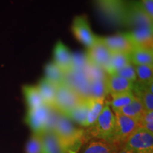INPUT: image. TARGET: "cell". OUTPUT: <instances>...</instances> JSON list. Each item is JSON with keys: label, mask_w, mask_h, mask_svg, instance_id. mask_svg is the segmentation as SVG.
<instances>
[{"label": "cell", "mask_w": 153, "mask_h": 153, "mask_svg": "<svg viewBox=\"0 0 153 153\" xmlns=\"http://www.w3.org/2000/svg\"><path fill=\"white\" fill-rule=\"evenodd\" d=\"M88 112V106L87 99H83L79 104L76 105L73 109H72L68 114L66 117L69 119L73 120L82 126H85Z\"/></svg>", "instance_id": "cell-23"}, {"label": "cell", "mask_w": 153, "mask_h": 153, "mask_svg": "<svg viewBox=\"0 0 153 153\" xmlns=\"http://www.w3.org/2000/svg\"><path fill=\"white\" fill-rule=\"evenodd\" d=\"M113 74L119 76L130 82H133V83L136 82V74H135V67L132 63H129L128 65L118 70L117 72H116Z\"/></svg>", "instance_id": "cell-31"}, {"label": "cell", "mask_w": 153, "mask_h": 153, "mask_svg": "<svg viewBox=\"0 0 153 153\" xmlns=\"http://www.w3.org/2000/svg\"><path fill=\"white\" fill-rule=\"evenodd\" d=\"M87 49V52L85 54L89 62L102 68L106 71L112 53L102 43L100 38L97 36L95 43Z\"/></svg>", "instance_id": "cell-10"}, {"label": "cell", "mask_w": 153, "mask_h": 153, "mask_svg": "<svg viewBox=\"0 0 153 153\" xmlns=\"http://www.w3.org/2000/svg\"><path fill=\"white\" fill-rule=\"evenodd\" d=\"M121 150L133 153H153V134L140 128L126 141Z\"/></svg>", "instance_id": "cell-7"}, {"label": "cell", "mask_w": 153, "mask_h": 153, "mask_svg": "<svg viewBox=\"0 0 153 153\" xmlns=\"http://www.w3.org/2000/svg\"><path fill=\"white\" fill-rule=\"evenodd\" d=\"M64 73L72 70V53L62 42H57L54 49V62Z\"/></svg>", "instance_id": "cell-14"}, {"label": "cell", "mask_w": 153, "mask_h": 153, "mask_svg": "<svg viewBox=\"0 0 153 153\" xmlns=\"http://www.w3.org/2000/svg\"><path fill=\"white\" fill-rule=\"evenodd\" d=\"M88 112L87 120L85 127H89L94 123L95 120L102 111L103 108L105 106L106 101V99H92L89 98L87 99Z\"/></svg>", "instance_id": "cell-17"}, {"label": "cell", "mask_w": 153, "mask_h": 153, "mask_svg": "<svg viewBox=\"0 0 153 153\" xmlns=\"http://www.w3.org/2000/svg\"><path fill=\"white\" fill-rule=\"evenodd\" d=\"M37 87L39 89L43 104L47 106L53 108L57 88V86L53 85L44 77L40 81Z\"/></svg>", "instance_id": "cell-18"}, {"label": "cell", "mask_w": 153, "mask_h": 153, "mask_svg": "<svg viewBox=\"0 0 153 153\" xmlns=\"http://www.w3.org/2000/svg\"><path fill=\"white\" fill-rule=\"evenodd\" d=\"M100 39L111 53H124L130 54L134 48L125 33H119L114 36L102 37L100 38Z\"/></svg>", "instance_id": "cell-12"}, {"label": "cell", "mask_w": 153, "mask_h": 153, "mask_svg": "<svg viewBox=\"0 0 153 153\" xmlns=\"http://www.w3.org/2000/svg\"><path fill=\"white\" fill-rule=\"evenodd\" d=\"M119 153H133L130 151H126V150H120L119 151Z\"/></svg>", "instance_id": "cell-34"}, {"label": "cell", "mask_w": 153, "mask_h": 153, "mask_svg": "<svg viewBox=\"0 0 153 153\" xmlns=\"http://www.w3.org/2000/svg\"><path fill=\"white\" fill-rule=\"evenodd\" d=\"M23 92L28 109L37 108L44 104L37 86H24L23 87Z\"/></svg>", "instance_id": "cell-21"}, {"label": "cell", "mask_w": 153, "mask_h": 153, "mask_svg": "<svg viewBox=\"0 0 153 153\" xmlns=\"http://www.w3.org/2000/svg\"><path fill=\"white\" fill-rule=\"evenodd\" d=\"M64 84L77 94L82 99L90 98V81L88 79L83 71L70 70V72L65 73Z\"/></svg>", "instance_id": "cell-8"}, {"label": "cell", "mask_w": 153, "mask_h": 153, "mask_svg": "<svg viewBox=\"0 0 153 153\" xmlns=\"http://www.w3.org/2000/svg\"><path fill=\"white\" fill-rule=\"evenodd\" d=\"M125 34L134 47L153 50V27H140Z\"/></svg>", "instance_id": "cell-11"}, {"label": "cell", "mask_w": 153, "mask_h": 153, "mask_svg": "<svg viewBox=\"0 0 153 153\" xmlns=\"http://www.w3.org/2000/svg\"><path fill=\"white\" fill-rule=\"evenodd\" d=\"M106 85L108 94L111 95L133 91L134 88L133 82L119 76L109 74H108L106 77Z\"/></svg>", "instance_id": "cell-16"}, {"label": "cell", "mask_w": 153, "mask_h": 153, "mask_svg": "<svg viewBox=\"0 0 153 153\" xmlns=\"http://www.w3.org/2000/svg\"><path fill=\"white\" fill-rule=\"evenodd\" d=\"M45 78L57 87L64 84L65 73L54 62H50L45 68Z\"/></svg>", "instance_id": "cell-25"}, {"label": "cell", "mask_w": 153, "mask_h": 153, "mask_svg": "<svg viewBox=\"0 0 153 153\" xmlns=\"http://www.w3.org/2000/svg\"><path fill=\"white\" fill-rule=\"evenodd\" d=\"M84 72L90 82L97 79H106L108 75V73L105 71L104 69L90 62L88 63L87 66L84 70Z\"/></svg>", "instance_id": "cell-28"}, {"label": "cell", "mask_w": 153, "mask_h": 153, "mask_svg": "<svg viewBox=\"0 0 153 153\" xmlns=\"http://www.w3.org/2000/svg\"><path fill=\"white\" fill-rule=\"evenodd\" d=\"M83 100L77 94L62 84L57 88L53 108L60 114L65 116L69 112Z\"/></svg>", "instance_id": "cell-6"}, {"label": "cell", "mask_w": 153, "mask_h": 153, "mask_svg": "<svg viewBox=\"0 0 153 153\" xmlns=\"http://www.w3.org/2000/svg\"><path fill=\"white\" fill-rule=\"evenodd\" d=\"M89 94H90V98L106 99V97L108 94L106 79H97L91 81L89 85Z\"/></svg>", "instance_id": "cell-27"}, {"label": "cell", "mask_w": 153, "mask_h": 153, "mask_svg": "<svg viewBox=\"0 0 153 153\" xmlns=\"http://www.w3.org/2000/svg\"><path fill=\"white\" fill-rule=\"evenodd\" d=\"M129 63H131L129 54L124 53H112L106 72L109 74H113Z\"/></svg>", "instance_id": "cell-20"}, {"label": "cell", "mask_w": 153, "mask_h": 153, "mask_svg": "<svg viewBox=\"0 0 153 153\" xmlns=\"http://www.w3.org/2000/svg\"><path fill=\"white\" fill-rule=\"evenodd\" d=\"M53 131L69 153H77L84 143L85 130L78 128L68 117L59 114Z\"/></svg>", "instance_id": "cell-2"}, {"label": "cell", "mask_w": 153, "mask_h": 153, "mask_svg": "<svg viewBox=\"0 0 153 153\" xmlns=\"http://www.w3.org/2000/svg\"><path fill=\"white\" fill-rule=\"evenodd\" d=\"M120 150L113 143L101 140L91 139L84 143L77 153H119Z\"/></svg>", "instance_id": "cell-13"}, {"label": "cell", "mask_w": 153, "mask_h": 153, "mask_svg": "<svg viewBox=\"0 0 153 153\" xmlns=\"http://www.w3.org/2000/svg\"><path fill=\"white\" fill-rule=\"evenodd\" d=\"M145 111V110L142 103L136 97L135 100L132 101L131 104L114 112L116 113V114L124 115V116H128V117L139 120Z\"/></svg>", "instance_id": "cell-22"}, {"label": "cell", "mask_w": 153, "mask_h": 153, "mask_svg": "<svg viewBox=\"0 0 153 153\" xmlns=\"http://www.w3.org/2000/svg\"><path fill=\"white\" fill-rule=\"evenodd\" d=\"M111 96V100L108 103V105L111 106L114 111H116L123 108L124 106L131 104L132 101L135 100L136 98L133 91H128V92Z\"/></svg>", "instance_id": "cell-24"}, {"label": "cell", "mask_w": 153, "mask_h": 153, "mask_svg": "<svg viewBox=\"0 0 153 153\" xmlns=\"http://www.w3.org/2000/svg\"><path fill=\"white\" fill-rule=\"evenodd\" d=\"M140 2L143 5L147 13L151 18L153 19V0H140Z\"/></svg>", "instance_id": "cell-33"}, {"label": "cell", "mask_w": 153, "mask_h": 153, "mask_svg": "<svg viewBox=\"0 0 153 153\" xmlns=\"http://www.w3.org/2000/svg\"><path fill=\"white\" fill-rule=\"evenodd\" d=\"M115 126V115L108 103L106 102L102 111L92 125L84 132V143L91 139L101 140L110 143Z\"/></svg>", "instance_id": "cell-3"}, {"label": "cell", "mask_w": 153, "mask_h": 153, "mask_svg": "<svg viewBox=\"0 0 153 153\" xmlns=\"http://www.w3.org/2000/svg\"><path fill=\"white\" fill-rule=\"evenodd\" d=\"M136 74V83L147 85L153 82V66L150 65H134Z\"/></svg>", "instance_id": "cell-26"}, {"label": "cell", "mask_w": 153, "mask_h": 153, "mask_svg": "<svg viewBox=\"0 0 153 153\" xmlns=\"http://www.w3.org/2000/svg\"><path fill=\"white\" fill-rule=\"evenodd\" d=\"M43 153H69L63 148L53 130H46L40 133Z\"/></svg>", "instance_id": "cell-15"}, {"label": "cell", "mask_w": 153, "mask_h": 153, "mask_svg": "<svg viewBox=\"0 0 153 153\" xmlns=\"http://www.w3.org/2000/svg\"><path fill=\"white\" fill-rule=\"evenodd\" d=\"M140 128L146 123H153V111H145L143 116H141L139 120Z\"/></svg>", "instance_id": "cell-32"}, {"label": "cell", "mask_w": 153, "mask_h": 153, "mask_svg": "<svg viewBox=\"0 0 153 153\" xmlns=\"http://www.w3.org/2000/svg\"><path fill=\"white\" fill-rule=\"evenodd\" d=\"M105 21L119 27H153V19L137 0H94Z\"/></svg>", "instance_id": "cell-1"}, {"label": "cell", "mask_w": 153, "mask_h": 153, "mask_svg": "<svg viewBox=\"0 0 153 153\" xmlns=\"http://www.w3.org/2000/svg\"><path fill=\"white\" fill-rule=\"evenodd\" d=\"M114 131L110 143L122 149L129 137L140 128V124L138 120L124 115L116 113H114Z\"/></svg>", "instance_id": "cell-5"}, {"label": "cell", "mask_w": 153, "mask_h": 153, "mask_svg": "<svg viewBox=\"0 0 153 153\" xmlns=\"http://www.w3.org/2000/svg\"><path fill=\"white\" fill-rule=\"evenodd\" d=\"M26 153H43L40 134L33 133L26 143Z\"/></svg>", "instance_id": "cell-29"}, {"label": "cell", "mask_w": 153, "mask_h": 153, "mask_svg": "<svg viewBox=\"0 0 153 153\" xmlns=\"http://www.w3.org/2000/svg\"><path fill=\"white\" fill-rule=\"evenodd\" d=\"M89 62V61L86 54H82V53L72 54V70L84 72Z\"/></svg>", "instance_id": "cell-30"}, {"label": "cell", "mask_w": 153, "mask_h": 153, "mask_svg": "<svg viewBox=\"0 0 153 153\" xmlns=\"http://www.w3.org/2000/svg\"><path fill=\"white\" fill-rule=\"evenodd\" d=\"M72 31L76 39L87 48L92 46L97 41V36L93 33L85 16H78L74 18L72 25Z\"/></svg>", "instance_id": "cell-9"}, {"label": "cell", "mask_w": 153, "mask_h": 153, "mask_svg": "<svg viewBox=\"0 0 153 153\" xmlns=\"http://www.w3.org/2000/svg\"><path fill=\"white\" fill-rule=\"evenodd\" d=\"M129 55L131 62L134 65H153V50L143 48L140 47H134Z\"/></svg>", "instance_id": "cell-19"}, {"label": "cell", "mask_w": 153, "mask_h": 153, "mask_svg": "<svg viewBox=\"0 0 153 153\" xmlns=\"http://www.w3.org/2000/svg\"><path fill=\"white\" fill-rule=\"evenodd\" d=\"M60 113L53 107L43 104L35 108L28 109L25 118L33 133L40 134L46 130H53Z\"/></svg>", "instance_id": "cell-4"}]
</instances>
